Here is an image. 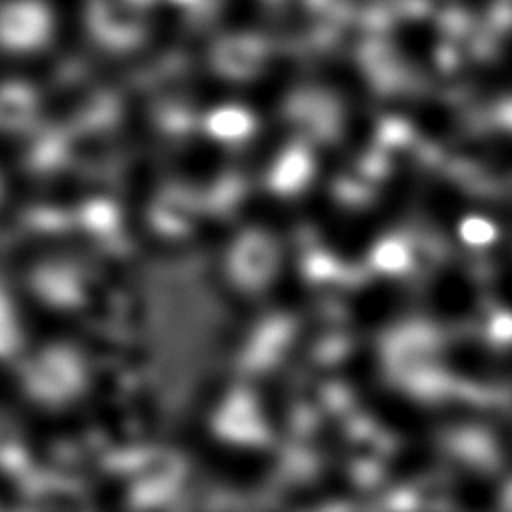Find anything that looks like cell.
Wrapping results in <instances>:
<instances>
[{
	"label": "cell",
	"instance_id": "6da1fadb",
	"mask_svg": "<svg viewBox=\"0 0 512 512\" xmlns=\"http://www.w3.org/2000/svg\"><path fill=\"white\" fill-rule=\"evenodd\" d=\"M56 18L46 0L0 2V50L32 54L44 48L54 34Z\"/></svg>",
	"mask_w": 512,
	"mask_h": 512
}]
</instances>
